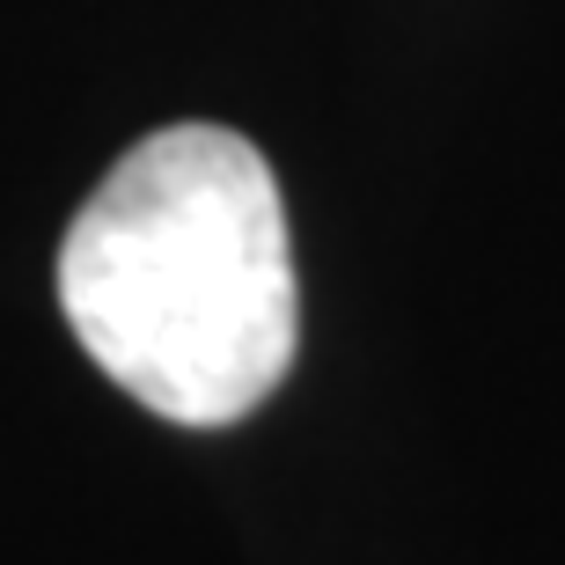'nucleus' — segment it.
Segmentation results:
<instances>
[{
	"label": "nucleus",
	"instance_id": "1",
	"mask_svg": "<svg viewBox=\"0 0 565 565\" xmlns=\"http://www.w3.org/2000/svg\"><path fill=\"white\" fill-rule=\"evenodd\" d=\"M82 353L169 426H235L301 345L273 162L228 126H162L82 199L60 243Z\"/></svg>",
	"mask_w": 565,
	"mask_h": 565
}]
</instances>
